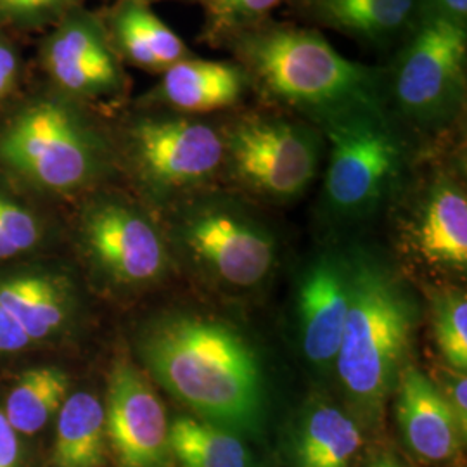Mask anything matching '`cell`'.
Masks as SVG:
<instances>
[{
  "label": "cell",
  "mask_w": 467,
  "mask_h": 467,
  "mask_svg": "<svg viewBox=\"0 0 467 467\" xmlns=\"http://www.w3.org/2000/svg\"><path fill=\"white\" fill-rule=\"evenodd\" d=\"M137 351L171 397L210 424L256 433L265 414L256 351L231 324L198 314H165L148 322Z\"/></svg>",
  "instance_id": "6da1fadb"
},
{
  "label": "cell",
  "mask_w": 467,
  "mask_h": 467,
  "mask_svg": "<svg viewBox=\"0 0 467 467\" xmlns=\"http://www.w3.org/2000/svg\"><path fill=\"white\" fill-rule=\"evenodd\" d=\"M117 171L109 118L35 73L0 109V175L35 198H84Z\"/></svg>",
  "instance_id": "7a4b0ae2"
},
{
  "label": "cell",
  "mask_w": 467,
  "mask_h": 467,
  "mask_svg": "<svg viewBox=\"0 0 467 467\" xmlns=\"http://www.w3.org/2000/svg\"><path fill=\"white\" fill-rule=\"evenodd\" d=\"M250 78L251 92L317 129L362 109H388L383 67L341 56L312 28L267 19L223 46Z\"/></svg>",
  "instance_id": "3957f363"
},
{
  "label": "cell",
  "mask_w": 467,
  "mask_h": 467,
  "mask_svg": "<svg viewBox=\"0 0 467 467\" xmlns=\"http://www.w3.org/2000/svg\"><path fill=\"white\" fill-rule=\"evenodd\" d=\"M350 260V308L334 366L348 399L360 410L378 414L405 368L418 308L379 260L364 253Z\"/></svg>",
  "instance_id": "277c9868"
},
{
  "label": "cell",
  "mask_w": 467,
  "mask_h": 467,
  "mask_svg": "<svg viewBox=\"0 0 467 467\" xmlns=\"http://www.w3.org/2000/svg\"><path fill=\"white\" fill-rule=\"evenodd\" d=\"M118 170L152 201L212 182L223 168L222 127L192 117L130 100L109 118Z\"/></svg>",
  "instance_id": "5b68a950"
},
{
  "label": "cell",
  "mask_w": 467,
  "mask_h": 467,
  "mask_svg": "<svg viewBox=\"0 0 467 467\" xmlns=\"http://www.w3.org/2000/svg\"><path fill=\"white\" fill-rule=\"evenodd\" d=\"M467 23L430 9L384 69L386 106L422 130L449 127L466 106Z\"/></svg>",
  "instance_id": "8992f818"
},
{
  "label": "cell",
  "mask_w": 467,
  "mask_h": 467,
  "mask_svg": "<svg viewBox=\"0 0 467 467\" xmlns=\"http://www.w3.org/2000/svg\"><path fill=\"white\" fill-rule=\"evenodd\" d=\"M329 140L324 204L341 220L381 210L400 182L405 142L389 109H362L318 129Z\"/></svg>",
  "instance_id": "52a82bcc"
},
{
  "label": "cell",
  "mask_w": 467,
  "mask_h": 467,
  "mask_svg": "<svg viewBox=\"0 0 467 467\" xmlns=\"http://www.w3.org/2000/svg\"><path fill=\"white\" fill-rule=\"evenodd\" d=\"M223 150L234 179L268 200L289 201L314 182L322 132L285 113H241L222 125Z\"/></svg>",
  "instance_id": "ba28073f"
},
{
  "label": "cell",
  "mask_w": 467,
  "mask_h": 467,
  "mask_svg": "<svg viewBox=\"0 0 467 467\" xmlns=\"http://www.w3.org/2000/svg\"><path fill=\"white\" fill-rule=\"evenodd\" d=\"M34 73L69 99L111 118L132 98V78L102 26L99 13L75 7L40 35Z\"/></svg>",
  "instance_id": "9c48e42d"
},
{
  "label": "cell",
  "mask_w": 467,
  "mask_h": 467,
  "mask_svg": "<svg viewBox=\"0 0 467 467\" xmlns=\"http://www.w3.org/2000/svg\"><path fill=\"white\" fill-rule=\"evenodd\" d=\"M80 200L78 241L98 272L123 287L158 281L167 268V250L150 213L104 185Z\"/></svg>",
  "instance_id": "30bf717a"
},
{
  "label": "cell",
  "mask_w": 467,
  "mask_h": 467,
  "mask_svg": "<svg viewBox=\"0 0 467 467\" xmlns=\"http://www.w3.org/2000/svg\"><path fill=\"white\" fill-rule=\"evenodd\" d=\"M182 239L218 279L237 287L262 283L275 258L272 235L229 202L194 204L182 220Z\"/></svg>",
  "instance_id": "8fae6325"
},
{
  "label": "cell",
  "mask_w": 467,
  "mask_h": 467,
  "mask_svg": "<svg viewBox=\"0 0 467 467\" xmlns=\"http://www.w3.org/2000/svg\"><path fill=\"white\" fill-rule=\"evenodd\" d=\"M106 436L121 467H163L171 453L167 412L150 379L129 358L109 374Z\"/></svg>",
  "instance_id": "7c38bea8"
},
{
  "label": "cell",
  "mask_w": 467,
  "mask_h": 467,
  "mask_svg": "<svg viewBox=\"0 0 467 467\" xmlns=\"http://www.w3.org/2000/svg\"><path fill=\"white\" fill-rule=\"evenodd\" d=\"M351 298V260L339 253L320 254L306 268L298 295L301 347L317 368L334 366Z\"/></svg>",
  "instance_id": "4fadbf2b"
},
{
  "label": "cell",
  "mask_w": 467,
  "mask_h": 467,
  "mask_svg": "<svg viewBox=\"0 0 467 467\" xmlns=\"http://www.w3.org/2000/svg\"><path fill=\"white\" fill-rule=\"evenodd\" d=\"M250 94V78L234 59L208 61L191 56L168 67L148 92L132 100L142 106L206 117L233 109Z\"/></svg>",
  "instance_id": "5bb4252c"
},
{
  "label": "cell",
  "mask_w": 467,
  "mask_h": 467,
  "mask_svg": "<svg viewBox=\"0 0 467 467\" xmlns=\"http://www.w3.org/2000/svg\"><path fill=\"white\" fill-rule=\"evenodd\" d=\"M0 305L36 345L67 336L77 320V295L67 277L46 268L0 272Z\"/></svg>",
  "instance_id": "9a60e30c"
},
{
  "label": "cell",
  "mask_w": 467,
  "mask_h": 467,
  "mask_svg": "<svg viewBox=\"0 0 467 467\" xmlns=\"http://www.w3.org/2000/svg\"><path fill=\"white\" fill-rule=\"evenodd\" d=\"M296 5L312 23L376 49L400 47L431 9L428 0H296Z\"/></svg>",
  "instance_id": "2e32d148"
},
{
  "label": "cell",
  "mask_w": 467,
  "mask_h": 467,
  "mask_svg": "<svg viewBox=\"0 0 467 467\" xmlns=\"http://www.w3.org/2000/svg\"><path fill=\"white\" fill-rule=\"evenodd\" d=\"M98 13L111 47L125 67L161 75L194 56L146 0H111Z\"/></svg>",
  "instance_id": "e0dca14e"
},
{
  "label": "cell",
  "mask_w": 467,
  "mask_h": 467,
  "mask_svg": "<svg viewBox=\"0 0 467 467\" xmlns=\"http://www.w3.org/2000/svg\"><path fill=\"white\" fill-rule=\"evenodd\" d=\"M395 389L397 419L407 445L431 462L451 459L466 433L440 388L422 370L405 368Z\"/></svg>",
  "instance_id": "ac0fdd59"
},
{
  "label": "cell",
  "mask_w": 467,
  "mask_h": 467,
  "mask_svg": "<svg viewBox=\"0 0 467 467\" xmlns=\"http://www.w3.org/2000/svg\"><path fill=\"white\" fill-rule=\"evenodd\" d=\"M412 239L419 254L434 267H467V198L449 175L436 177L418 202Z\"/></svg>",
  "instance_id": "d6986e66"
},
{
  "label": "cell",
  "mask_w": 467,
  "mask_h": 467,
  "mask_svg": "<svg viewBox=\"0 0 467 467\" xmlns=\"http://www.w3.org/2000/svg\"><path fill=\"white\" fill-rule=\"evenodd\" d=\"M360 447L362 434L355 420L341 409L318 401L298 420L293 457L296 467H348Z\"/></svg>",
  "instance_id": "ffe728a7"
},
{
  "label": "cell",
  "mask_w": 467,
  "mask_h": 467,
  "mask_svg": "<svg viewBox=\"0 0 467 467\" xmlns=\"http://www.w3.org/2000/svg\"><path fill=\"white\" fill-rule=\"evenodd\" d=\"M104 403L88 391L67 395L57 412L52 451L56 467H100L106 459Z\"/></svg>",
  "instance_id": "44dd1931"
},
{
  "label": "cell",
  "mask_w": 467,
  "mask_h": 467,
  "mask_svg": "<svg viewBox=\"0 0 467 467\" xmlns=\"http://www.w3.org/2000/svg\"><path fill=\"white\" fill-rule=\"evenodd\" d=\"M67 389L69 379L63 368H28L11 388L2 412L17 434L32 436L59 412Z\"/></svg>",
  "instance_id": "7402d4cb"
},
{
  "label": "cell",
  "mask_w": 467,
  "mask_h": 467,
  "mask_svg": "<svg viewBox=\"0 0 467 467\" xmlns=\"http://www.w3.org/2000/svg\"><path fill=\"white\" fill-rule=\"evenodd\" d=\"M170 449L184 467H253V457L237 434L206 420L175 419Z\"/></svg>",
  "instance_id": "603a6c76"
},
{
  "label": "cell",
  "mask_w": 467,
  "mask_h": 467,
  "mask_svg": "<svg viewBox=\"0 0 467 467\" xmlns=\"http://www.w3.org/2000/svg\"><path fill=\"white\" fill-rule=\"evenodd\" d=\"M42 202L0 175V262L30 254L47 243L50 218Z\"/></svg>",
  "instance_id": "cb8c5ba5"
},
{
  "label": "cell",
  "mask_w": 467,
  "mask_h": 467,
  "mask_svg": "<svg viewBox=\"0 0 467 467\" xmlns=\"http://www.w3.org/2000/svg\"><path fill=\"white\" fill-rule=\"evenodd\" d=\"M204 11L202 36L210 46H225L237 34L270 19L285 0H200Z\"/></svg>",
  "instance_id": "d4e9b609"
},
{
  "label": "cell",
  "mask_w": 467,
  "mask_h": 467,
  "mask_svg": "<svg viewBox=\"0 0 467 467\" xmlns=\"http://www.w3.org/2000/svg\"><path fill=\"white\" fill-rule=\"evenodd\" d=\"M434 337L445 362L457 372L467 368V298L464 291H445L434 300Z\"/></svg>",
  "instance_id": "484cf974"
},
{
  "label": "cell",
  "mask_w": 467,
  "mask_h": 467,
  "mask_svg": "<svg viewBox=\"0 0 467 467\" xmlns=\"http://www.w3.org/2000/svg\"><path fill=\"white\" fill-rule=\"evenodd\" d=\"M88 0H0V30L28 38L44 34L75 7Z\"/></svg>",
  "instance_id": "4316f807"
},
{
  "label": "cell",
  "mask_w": 467,
  "mask_h": 467,
  "mask_svg": "<svg viewBox=\"0 0 467 467\" xmlns=\"http://www.w3.org/2000/svg\"><path fill=\"white\" fill-rule=\"evenodd\" d=\"M34 75L32 57L25 52V38L0 30V109L30 84Z\"/></svg>",
  "instance_id": "83f0119b"
},
{
  "label": "cell",
  "mask_w": 467,
  "mask_h": 467,
  "mask_svg": "<svg viewBox=\"0 0 467 467\" xmlns=\"http://www.w3.org/2000/svg\"><path fill=\"white\" fill-rule=\"evenodd\" d=\"M34 347V341L17 324L16 318L0 305V357L17 355Z\"/></svg>",
  "instance_id": "f1b7e54d"
},
{
  "label": "cell",
  "mask_w": 467,
  "mask_h": 467,
  "mask_svg": "<svg viewBox=\"0 0 467 467\" xmlns=\"http://www.w3.org/2000/svg\"><path fill=\"white\" fill-rule=\"evenodd\" d=\"M467 378L466 372H457L455 376H451V381L445 384L443 389H440L445 397V400L449 401V405L453 410V414L457 416V420L462 428V431L466 433L467 430Z\"/></svg>",
  "instance_id": "f546056e"
},
{
  "label": "cell",
  "mask_w": 467,
  "mask_h": 467,
  "mask_svg": "<svg viewBox=\"0 0 467 467\" xmlns=\"http://www.w3.org/2000/svg\"><path fill=\"white\" fill-rule=\"evenodd\" d=\"M21 462V443L19 434L7 422L0 410V467H19Z\"/></svg>",
  "instance_id": "4dcf8cb0"
},
{
  "label": "cell",
  "mask_w": 467,
  "mask_h": 467,
  "mask_svg": "<svg viewBox=\"0 0 467 467\" xmlns=\"http://www.w3.org/2000/svg\"><path fill=\"white\" fill-rule=\"evenodd\" d=\"M428 4L440 15L467 23V0H428Z\"/></svg>",
  "instance_id": "1f68e13d"
},
{
  "label": "cell",
  "mask_w": 467,
  "mask_h": 467,
  "mask_svg": "<svg viewBox=\"0 0 467 467\" xmlns=\"http://www.w3.org/2000/svg\"><path fill=\"white\" fill-rule=\"evenodd\" d=\"M368 467H407L403 466L401 462H399L397 459L389 457V455H383V457H378L374 459Z\"/></svg>",
  "instance_id": "d6a6232c"
},
{
  "label": "cell",
  "mask_w": 467,
  "mask_h": 467,
  "mask_svg": "<svg viewBox=\"0 0 467 467\" xmlns=\"http://www.w3.org/2000/svg\"><path fill=\"white\" fill-rule=\"evenodd\" d=\"M146 2H150V4H154V2H161V0H146Z\"/></svg>",
  "instance_id": "836d02e7"
}]
</instances>
